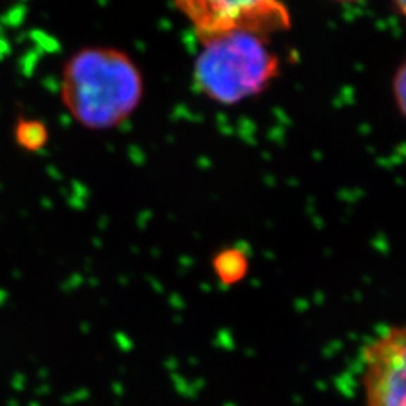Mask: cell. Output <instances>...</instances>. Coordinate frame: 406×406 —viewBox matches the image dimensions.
<instances>
[{
	"mask_svg": "<svg viewBox=\"0 0 406 406\" xmlns=\"http://www.w3.org/2000/svg\"><path fill=\"white\" fill-rule=\"evenodd\" d=\"M15 145L25 152H39L49 145L50 131L47 124L37 118L20 116L13 129Z\"/></svg>",
	"mask_w": 406,
	"mask_h": 406,
	"instance_id": "5",
	"label": "cell"
},
{
	"mask_svg": "<svg viewBox=\"0 0 406 406\" xmlns=\"http://www.w3.org/2000/svg\"><path fill=\"white\" fill-rule=\"evenodd\" d=\"M337 2H357V0H337Z\"/></svg>",
	"mask_w": 406,
	"mask_h": 406,
	"instance_id": "9",
	"label": "cell"
},
{
	"mask_svg": "<svg viewBox=\"0 0 406 406\" xmlns=\"http://www.w3.org/2000/svg\"><path fill=\"white\" fill-rule=\"evenodd\" d=\"M393 94H394V100H396L399 110L403 116L405 115V96H406V67H405V63L400 65L396 75H394V79H393Z\"/></svg>",
	"mask_w": 406,
	"mask_h": 406,
	"instance_id": "7",
	"label": "cell"
},
{
	"mask_svg": "<svg viewBox=\"0 0 406 406\" xmlns=\"http://www.w3.org/2000/svg\"><path fill=\"white\" fill-rule=\"evenodd\" d=\"M248 269V259L238 248H227L214 259V271L226 286L243 280Z\"/></svg>",
	"mask_w": 406,
	"mask_h": 406,
	"instance_id": "6",
	"label": "cell"
},
{
	"mask_svg": "<svg viewBox=\"0 0 406 406\" xmlns=\"http://www.w3.org/2000/svg\"><path fill=\"white\" fill-rule=\"evenodd\" d=\"M194 62V82L210 100L234 106L256 96L277 79L280 59L268 37L248 30H229L202 41Z\"/></svg>",
	"mask_w": 406,
	"mask_h": 406,
	"instance_id": "2",
	"label": "cell"
},
{
	"mask_svg": "<svg viewBox=\"0 0 406 406\" xmlns=\"http://www.w3.org/2000/svg\"><path fill=\"white\" fill-rule=\"evenodd\" d=\"M145 83L125 51L94 46L74 51L61 77V101L80 127L106 131L122 125L144 100Z\"/></svg>",
	"mask_w": 406,
	"mask_h": 406,
	"instance_id": "1",
	"label": "cell"
},
{
	"mask_svg": "<svg viewBox=\"0 0 406 406\" xmlns=\"http://www.w3.org/2000/svg\"><path fill=\"white\" fill-rule=\"evenodd\" d=\"M205 41L229 30L269 37L289 30L292 18L280 0H173Z\"/></svg>",
	"mask_w": 406,
	"mask_h": 406,
	"instance_id": "3",
	"label": "cell"
},
{
	"mask_svg": "<svg viewBox=\"0 0 406 406\" xmlns=\"http://www.w3.org/2000/svg\"><path fill=\"white\" fill-rule=\"evenodd\" d=\"M366 406H406V334L386 326L361 349Z\"/></svg>",
	"mask_w": 406,
	"mask_h": 406,
	"instance_id": "4",
	"label": "cell"
},
{
	"mask_svg": "<svg viewBox=\"0 0 406 406\" xmlns=\"http://www.w3.org/2000/svg\"><path fill=\"white\" fill-rule=\"evenodd\" d=\"M393 4H394V9H396L400 15H403L406 9V0H393Z\"/></svg>",
	"mask_w": 406,
	"mask_h": 406,
	"instance_id": "8",
	"label": "cell"
}]
</instances>
